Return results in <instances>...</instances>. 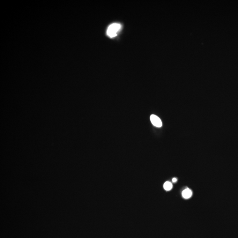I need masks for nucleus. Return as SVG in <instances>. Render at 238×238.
I'll use <instances>...</instances> for the list:
<instances>
[{"instance_id": "39448f33", "label": "nucleus", "mask_w": 238, "mask_h": 238, "mask_svg": "<svg viewBox=\"0 0 238 238\" xmlns=\"http://www.w3.org/2000/svg\"><path fill=\"white\" fill-rule=\"evenodd\" d=\"M172 180L173 182H176V181H177V179H176V178H174L173 179H172Z\"/></svg>"}, {"instance_id": "20e7f679", "label": "nucleus", "mask_w": 238, "mask_h": 238, "mask_svg": "<svg viewBox=\"0 0 238 238\" xmlns=\"http://www.w3.org/2000/svg\"><path fill=\"white\" fill-rule=\"evenodd\" d=\"M164 188L165 190H170L172 188V185L170 182L167 181L164 183Z\"/></svg>"}, {"instance_id": "f03ea898", "label": "nucleus", "mask_w": 238, "mask_h": 238, "mask_svg": "<svg viewBox=\"0 0 238 238\" xmlns=\"http://www.w3.org/2000/svg\"><path fill=\"white\" fill-rule=\"evenodd\" d=\"M152 123L155 127L160 128L162 126V123L160 119L155 115H151L150 117Z\"/></svg>"}, {"instance_id": "7ed1b4c3", "label": "nucleus", "mask_w": 238, "mask_h": 238, "mask_svg": "<svg viewBox=\"0 0 238 238\" xmlns=\"http://www.w3.org/2000/svg\"><path fill=\"white\" fill-rule=\"evenodd\" d=\"M192 194V191L189 188L186 189L182 192V196L186 199H187V198L191 197Z\"/></svg>"}, {"instance_id": "f257e3e1", "label": "nucleus", "mask_w": 238, "mask_h": 238, "mask_svg": "<svg viewBox=\"0 0 238 238\" xmlns=\"http://www.w3.org/2000/svg\"><path fill=\"white\" fill-rule=\"evenodd\" d=\"M121 28V26L118 23H113L109 26L107 30V34L110 38H114L117 35V33Z\"/></svg>"}]
</instances>
